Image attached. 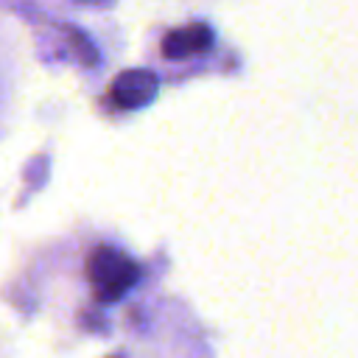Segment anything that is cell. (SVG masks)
Returning <instances> with one entry per match:
<instances>
[{"instance_id": "obj_4", "label": "cell", "mask_w": 358, "mask_h": 358, "mask_svg": "<svg viewBox=\"0 0 358 358\" xmlns=\"http://www.w3.org/2000/svg\"><path fill=\"white\" fill-rule=\"evenodd\" d=\"M78 3H103V0H78Z\"/></svg>"}, {"instance_id": "obj_1", "label": "cell", "mask_w": 358, "mask_h": 358, "mask_svg": "<svg viewBox=\"0 0 358 358\" xmlns=\"http://www.w3.org/2000/svg\"><path fill=\"white\" fill-rule=\"evenodd\" d=\"M87 277L101 302H117L140 277V268L131 257L112 246H95L87 257Z\"/></svg>"}, {"instance_id": "obj_2", "label": "cell", "mask_w": 358, "mask_h": 358, "mask_svg": "<svg viewBox=\"0 0 358 358\" xmlns=\"http://www.w3.org/2000/svg\"><path fill=\"white\" fill-rule=\"evenodd\" d=\"M154 95H157V76L151 70H126L109 87V98L117 109L145 106Z\"/></svg>"}, {"instance_id": "obj_3", "label": "cell", "mask_w": 358, "mask_h": 358, "mask_svg": "<svg viewBox=\"0 0 358 358\" xmlns=\"http://www.w3.org/2000/svg\"><path fill=\"white\" fill-rule=\"evenodd\" d=\"M213 45V31L201 22L187 25V28H176L162 39V56L168 59H187L193 53H204Z\"/></svg>"}]
</instances>
